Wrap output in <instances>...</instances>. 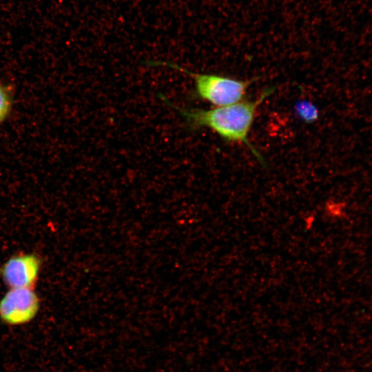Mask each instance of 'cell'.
I'll return each instance as SVG.
<instances>
[{"mask_svg":"<svg viewBox=\"0 0 372 372\" xmlns=\"http://www.w3.org/2000/svg\"><path fill=\"white\" fill-rule=\"evenodd\" d=\"M274 90V87L265 89L254 101L238 102L209 110L178 107L173 105L165 96L160 94V96L169 107L175 109L183 116L190 129L208 127L227 142L243 143L265 166V160L249 142L248 136L258 107Z\"/></svg>","mask_w":372,"mask_h":372,"instance_id":"6da1fadb","label":"cell"},{"mask_svg":"<svg viewBox=\"0 0 372 372\" xmlns=\"http://www.w3.org/2000/svg\"><path fill=\"white\" fill-rule=\"evenodd\" d=\"M146 63L150 66H167L187 74L194 81L195 95L216 107L238 103L243 99L248 87L254 81L218 74L196 73L168 61H148Z\"/></svg>","mask_w":372,"mask_h":372,"instance_id":"7a4b0ae2","label":"cell"},{"mask_svg":"<svg viewBox=\"0 0 372 372\" xmlns=\"http://www.w3.org/2000/svg\"><path fill=\"white\" fill-rule=\"evenodd\" d=\"M40 308V300L30 289H10L0 300V320L10 326L32 321Z\"/></svg>","mask_w":372,"mask_h":372,"instance_id":"3957f363","label":"cell"},{"mask_svg":"<svg viewBox=\"0 0 372 372\" xmlns=\"http://www.w3.org/2000/svg\"><path fill=\"white\" fill-rule=\"evenodd\" d=\"M41 267V260L34 254L20 253L11 256L0 267V276L10 289H33Z\"/></svg>","mask_w":372,"mask_h":372,"instance_id":"277c9868","label":"cell"},{"mask_svg":"<svg viewBox=\"0 0 372 372\" xmlns=\"http://www.w3.org/2000/svg\"><path fill=\"white\" fill-rule=\"evenodd\" d=\"M298 117L306 123H312L318 120L319 112L318 108L307 101H300L294 106Z\"/></svg>","mask_w":372,"mask_h":372,"instance_id":"5b68a950","label":"cell"},{"mask_svg":"<svg viewBox=\"0 0 372 372\" xmlns=\"http://www.w3.org/2000/svg\"><path fill=\"white\" fill-rule=\"evenodd\" d=\"M12 96L8 88L0 83V124L8 116L12 109Z\"/></svg>","mask_w":372,"mask_h":372,"instance_id":"8992f818","label":"cell"}]
</instances>
